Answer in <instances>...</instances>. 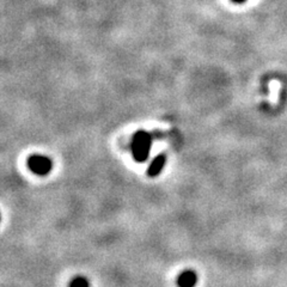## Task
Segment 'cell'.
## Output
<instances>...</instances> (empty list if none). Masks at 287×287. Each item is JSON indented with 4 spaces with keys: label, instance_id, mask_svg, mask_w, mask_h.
<instances>
[{
    "label": "cell",
    "instance_id": "8992f818",
    "mask_svg": "<svg viewBox=\"0 0 287 287\" xmlns=\"http://www.w3.org/2000/svg\"><path fill=\"white\" fill-rule=\"evenodd\" d=\"M233 2H236V4H242V2H244L245 0H232Z\"/></svg>",
    "mask_w": 287,
    "mask_h": 287
},
{
    "label": "cell",
    "instance_id": "5b68a950",
    "mask_svg": "<svg viewBox=\"0 0 287 287\" xmlns=\"http://www.w3.org/2000/svg\"><path fill=\"white\" fill-rule=\"evenodd\" d=\"M70 287H90V283L86 278L75 277L70 284Z\"/></svg>",
    "mask_w": 287,
    "mask_h": 287
},
{
    "label": "cell",
    "instance_id": "3957f363",
    "mask_svg": "<svg viewBox=\"0 0 287 287\" xmlns=\"http://www.w3.org/2000/svg\"><path fill=\"white\" fill-rule=\"evenodd\" d=\"M198 283V275L194 271H184L177 279L178 287H195Z\"/></svg>",
    "mask_w": 287,
    "mask_h": 287
},
{
    "label": "cell",
    "instance_id": "7a4b0ae2",
    "mask_svg": "<svg viewBox=\"0 0 287 287\" xmlns=\"http://www.w3.org/2000/svg\"><path fill=\"white\" fill-rule=\"evenodd\" d=\"M29 169L34 172V174L39 175V176H46L51 172L53 168L52 159L47 158L45 156H37L34 154L28 159Z\"/></svg>",
    "mask_w": 287,
    "mask_h": 287
},
{
    "label": "cell",
    "instance_id": "277c9868",
    "mask_svg": "<svg viewBox=\"0 0 287 287\" xmlns=\"http://www.w3.org/2000/svg\"><path fill=\"white\" fill-rule=\"evenodd\" d=\"M165 162H166V157L164 154H159L152 160L150 168L147 170V174L150 177H156L158 175L160 174L164 166H165Z\"/></svg>",
    "mask_w": 287,
    "mask_h": 287
},
{
    "label": "cell",
    "instance_id": "6da1fadb",
    "mask_svg": "<svg viewBox=\"0 0 287 287\" xmlns=\"http://www.w3.org/2000/svg\"><path fill=\"white\" fill-rule=\"evenodd\" d=\"M152 138L147 132L139 131L134 134L132 140V152L138 162H145L150 154Z\"/></svg>",
    "mask_w": 287,
    "mask_h": 287
}]
</instances>
